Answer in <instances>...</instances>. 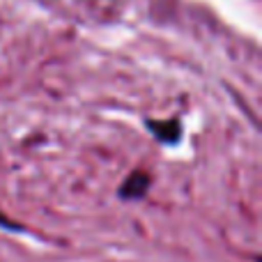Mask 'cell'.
Wrapping results in <instances>:
<instances>
[{"instance_id":"6da1fadb","label":"cell","mask_w":262,"mask_h":262,"mask_svg":"<svg viewBox=\"0 0 262 262\" xmlns=\"http://www.w3.org/2000/svg\"><path fill=\"white\" fill-rule=\"evenodd\" d=\"M147 186H149L147 172H131L127 182L122 184V189H120V193H122V198H140V195H145Z\"/></svg>"}]
</instances>
